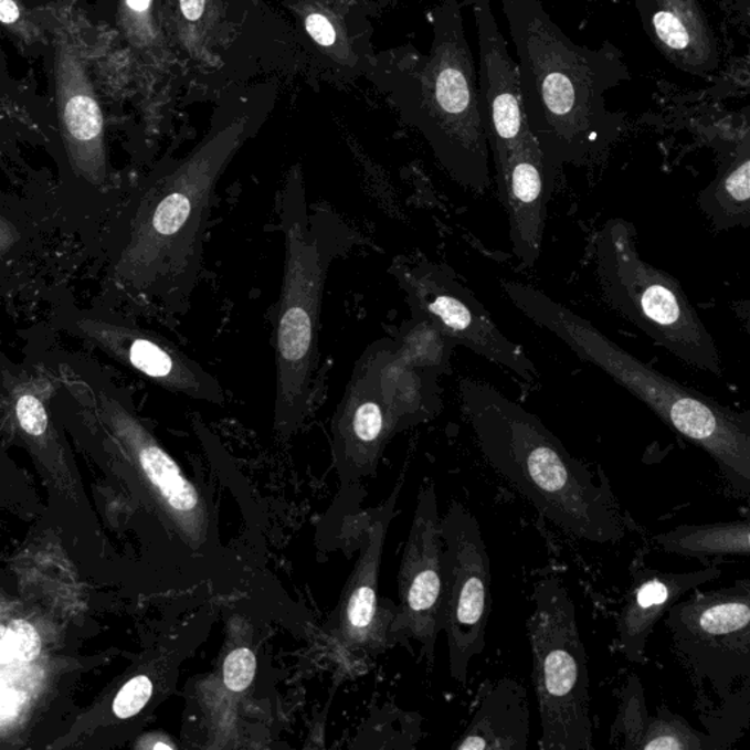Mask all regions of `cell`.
Instances as JSON below:
<instances>
[{
    "mask_svg": "<svg viewBox=\"0 0 750 750\" xmlns=\"http://www.w3.org/2000/svg\"><path fill=\"white\" fill-rule=\"evenodd\" d=\"M518 52L525 119L545 161L548 196L566 166L595 163L623 131L605 96L628 78L612 47L573 43L541 0H500Z\"/></svg>",
    "mask_w": 750,
    "mask_h": 750,
    "instance_id": "1",
    "label": "cell"
},
{
    "mask_svg": "<svg viewBox=\"0 0 750 750\" xmlns=\"http://www.w3.org/2000/svg\"><path fill=\"white\" fill-rule=\"evenodd\" d=\"M253 133L249 116L215 128L170 168L152 175L129 205L114 274L128 294L181 311L203 267L215 187Z\"/></svg>",
    "mask_w": 750,
    "mask_h": 750,
    "instance_id": "2",
    "label": "cell"
},
{
    "mask_svg": "<svg viewBox=\"0 0 750 750\" xmlns=\"http://www.w3.org/2000/svg\"><path fill=\"white\" fill-rule=\"evenodd\" d=\"M459 394L485 461L541 516L578 540H624L626 522L608 478L596 483L540 418L485 381L462 380Z\"/></svg>",
    "mask_w": 750,
    "mask_h": 750,
    "instance_id": "3",
    "label": "cell"
},
{
    "mask_svg": "<svg viewBox=\"0 0 750 750\" xmlns=\"http://www.w3.org/2000/svg\"><path fill=\"white\" fill-rule=\"evenodd\" d=\"M503 291L529 320L564 341L582 361L604 371L645 403L673 431L716 461L739 496L750 492V415L722 406L698 390L646 366L614 344L587 318L525 283L506 281Z\"/></svg>",
    "mask_w": 750,
    "mask_h": 750,
    "instance_id": "4",
    "label": "cell"
},
{
    "mask_svg": "<svg viewBox=\"0 0 750 750\" xmlns=\"http://www.w3.org/2000/svg\"><path fill=\"white\" fill-rule=\"evenodd\" d=\"M401 107L448 177L475 192L492 186L478 75L461 4L446 0L434 15L429 55L408 75Z\"/></svg>",
    "mask_w": 750,
    "mask_h": 750,
    "instance_id": "5",
    "label": "cell"
},
{
    "mask_svg": "<svg viewBox=\"0 0 750 750\" xmlns=\"http://www.w3.org/2000/svg\"><path fill=\"white\" fill-rule=\"evenodd\" d=\"M282 229L285 273L274 330V431L287 440L303 426L311 410L323 294L335 253L321 224L309 214L303 173L296 169L283 188Z\"/></svg>",
    "mask_w": 750,
    "mask_h": 750,
    "instance_id": "6",
    "label": "cell"
},
{
    "mask_svg": "<svg viewBox=\"0 0 750 750\" xmlns=\"http://www.w3.org/2000/svg\"><path fill=\"white\" fill-rule=\"evenodd\" d=\"M635 224L608 220L594 242L595 274L605 303L655 344L696 370L721 376L716 340L672 274L646 263Z\"/></svg>",
    "mask_w": 750,
    "mask_h": 750,
    "instance_id": "7",
    "label": "cell"
},
{
    "mask_svg": "<svg viewBox=\"0 0 750 750\" xmlns=\"http://www.w3.org/2000/svg\"><path fill=\"white\" fill-rule=\"evenodd\" d=\"M527 620L532 682L541 717L542 750H594L590 672L577 608L557 578L534 590Z\"/></svg>",
    "mask_w": 750,
    "mask_h": 750,
    "instance_id": "8",
    "label": "cell"
},
{
    "mask_svg": "<svg viewBox=\"0 0 750 750\" xmlns=\"http://www.w3.org/2000/svg\"><path fill=\"white\" fill-rule=\"evenodd\" d=\"M673 646L696 685L726 699L750 680V579L720 590L698 591L668 609Z\"/></svg>",
    "mask_w": 750,
    "mask_h": 750,
    "instance_id": "9",
    "label": "cell"
},
{
    "mask_svg": "<svg viewBox=\"0 0 750 750\" xmlns=\"http://www.w3.org/2000/svg\"><path fill=\"white\" fill-rule=\"evenodd\" d=\"M443 541V632L453 679L465 683L484 653L492 612V561L473 511L453 501L440 518Z\"/></svg>",
    "mask_w": 750,
    "mask_h": 750,
    "instance_id": "10",
    "label": "cell"
},
{
    "mask_svg": "<svg viewBox=\"0 0 750 750\" xmlns=\"http://www.w3.org/2000/svg\"><path fill=\"white\" fill-rule=\"evenodd\" d=\"M397 277L405 291L413 320L426 323L453 346H465L514 371L527 383L540 380L531 358L507 339L484 305L447 267L433 263L402 266Z\"/></svg>",
    "mask_w": 750,
    "mask_h": 750,
    "instance_id": "11",
    "label": "cell"
},
{
    "mask_svg": "<svg viewBox=\"0 0 750 750\" xmlns=\"http://www.w3.org/2000/svg\"><path fill=\"white\" fill-rule=\"evenodd\" d=\"M398 587L399 605L389 633L420 642L426 657L433 658L443 632V541L433 484L418 496Z\"/></svg>",
    "mask_w": 750,
    "mask_h": 750,
    "instance_id": "12",
    "label": "cell"
},
{
    "mask_svg": "<svg viewBox=\"0 0 750 750\" xmlns=\"http://www.w3.org/2000/svg\"><path fill=\"white\" fill-rule=\"evenodd\" d=\"M68 323L75 334L159 388L192 401L223 405L219 380L163 336L131 323L80 314Z\"/></svg>",
    "mask_w": 750,
    "mask_h": 750,
    "instance_id": "13",
    "label": "cell"
},
{
    "mask_svg": "<svg viewBox=\"0 0 750 750\" xmlns=\"http://www.w3.org/2000/svg\"><path fill=\"white\" fill-rule=\"evenodd\" d=\"M474 15L478 30L480 106L494 175L498 178L511 152L531 133L525 119L518 64L498 29L492 0H474Z\"/></svg>",
    "mask_w": 750,
    "mask_h": 750,
    "instance_id": "14",
    "label": "cell"
},
{
    "mask_svg": "<svg viewBox=\"0 0 750 750\" xmlns=\"http://www.w3.org/2000/svg\"><path fill=\"white\" fill-rule=\"evenodd\" d=\"M98 402L131 448L139 471L183 542L192 551H200L209 540L210 532V515L203 494L119 399L102 389Z\"/></svg>",
    "mask_w": 750,
    "mask_h": 750,
    "instance_id": "15",
    "label": "cell"
},
{
    "mask_svg": "<svg viewBox=\"0 0 750 750\" xmlns=\"http://www.w3.org/2000/svg\"><path fill=\"white\" fill-rule=\"evenodd\" d=\"M401 430L366 353L355 368L331 429L341 478L357 480L374 474L389 440Z\"/></svg>",
    "mask_w": 750,
    "mask_h": 750,
    "instance_id": "16",
    "label": "cell"
},
{
    "mask_svg": "<svg viewBox=\"0 0 750 750\" xmlns=\"http://www.w3.org/2000/svg\"><path fill=\"white\" fill-rule=\"evenodd\" d=\"M55 80L57 116L71 168L76 177L101 187L109 172L105 118L78 52L62 38L56 43Z\"/></svg>",
    "mask_w": 750,
    "mask_h": 750,
    "instance_id": "17",
    "label": "cell"
},
{
    "mask_svg": "<svg viewBox=\"0 0 750 750\" xmlns=\"http://www.w3.org/2000/svg\"><path fill=\"white\" fill-rule=\"evenodd\" d=\"M394 497L368 529L361 554L336 608L335 640L350 655L370 653L383 642L381 633H389L379 609V573Z\"/></svg>",
    "mask_w": 750,
    "mask_h": 750,
    "instance_id": "18",
    "label": "cell"
},
{
    "mask_svg": "<svg viewBox=\"0 0 750 750\" xmlns=\"http://www.w3.org/2000/svg\"><path fill=\"white\" fill-rule=\"evenodd\" d=\"M498 197L509 215L510 241L520 267L531 268L540 258L548 196L545 161L536 139L528 134L496 178Z\"/></svg>",
    "mask_w": 750,
    "mask_h": 750,
    "instance_id": "19",
    "label": "cell"
},
{
    "mask_svg": "<svg viewBox=\"0 0 750 750\" xmlns=\"http://www.w3.org/2000/svg\"><path fill=\"white\" fill-rule=\"evenodd\" d=\"M651 42L675 68L705 76L718 68L716 34L699 0H636Z\"/></svg>",
    "mask_w": 750,
    "mask_h": 750,
    "instance_id": "20",
    "label": "cell"
},
{
    "mask_svg": "<svg viewBox=\"0 0 750 750\" xmlns=\"http://www.w3.org/2000/svg\"><path fill=\"white\" fill-rule=\"evenodd\" d=\"M716 566L695 572L672 573L642 568L633 577L617 622V646L631 663L644 666L645 649L655 624L682 596L720 577Z\"/></svg>",
    "mask_w": 750,
    "mask_h": 750,
    "instance_id": "21",
    "label": "cell"
},
{
    "mask_svg": "<svg viewBox=\"0 0 750 750\" xmlns=\"http://www.w3.org/2000/svg\"><path fill=\"white\" fill-rule=\"evenodd\" d=\"M527 689L515 679H501L485 690L473 720L455 743L456 750H527L529 742Z\"/></svg>",
    "mask_w": 750,
    "mask_h": 750,
    "instance_id": "22",
    "label": "cell"
},
{
    "mask_svg": "<svg viewBox=\"0 0 750 750\" xmlns=\"http://www.w3.org/2000/svg\"><path fill=\"white\" fill-rule=\"evenodd\" d=\"M698 204L717 231L750 228L749 137L722 160L716 179L700 191Z\"/></svg>",
    "mask_w": 750,
    "mask_h": 750,
    "instance_id": "23",
    "label": "cell"
},
{
    "mask_svg": "<svg viewBox=\"0 0 750 750\" xmlns=\"http://www.w3.org/2000/svg\"><path fill=\"white\" fill-rule=\"evenodd\" d=\"M749 519L707 525H682L654 538L662 550L694 559L749 557Z\"/></svg>",
    "mask_w": 750,
    "mask_h": 750,
    "instance_id": "24",
    "label": "cell"
},
{
    "mask_svg": "<svg viewBox=\"0 0 750 750\" xmlns=\"http://www.w3.org/2000/svg\"><path fill=\"white\" fill-rule=\"evenodd\" d=\"M640 750H721L711 735L694 729L670 709L658 708L655 716L646 721L644 739Z\"/></svg>",
    "mask_w": 750,
    "mask_h": 750,
    "instance_id": "25",
    "label": "cell"
},
{
    "mask_svg": "<svg viewBox=\"0 0 750 750\" xmlns=\"http://www.w3.org/2000/svg\"><path fill=\"white\" fill-rule=\"evenodd\" d=\"M649 712L640 677L632 675L620 691L617 717L610 735L614 748L640 750Z\"/></svg>",
    "mask_w": 750,
    "mask_h": 750,
    "instance_id": "26",
    "label": "cell"
},
{
    "mask_svg": "<svg viewBox=\"0 0 750 750\" xmlns=\"http://www.w3.org/2000/svg\"><path fill=\"white\" fill-rule=\"evenodd\" d=\"M257 672V657L254 649L245 644H232L226 646L220 664L219 680L222 687L232 696H241L250 690Z\"/></svg>",
    "mask_w": 750,
    "mask_h": 750,
    "instance_id": "27",
    "label": "cell"
},
{
    "mask_svg": "<svg viewBox=\"0 0 750 750\" xmlns=\"http://www.w3.org/2000/svg\"><path fill=\"white\" fill-rule=\"evenodd\" d=\"M155 694V683L147 675H138L125 683L114 700V712L119 720H129L147 707Z\"/></svg>",
    "mask_w": 750,
    "mask_h": 750,
    "instance_id": "28",
    "label": "cell"
},
{
    "mask_svg": "<svg viewBox=\"0 0 750 750\" xmlns=\"http://www.w3.org/2000/svg\"><path fill=\"white\" fill-rule=\"evenodd\" d=\"M11 632L13 658L18 662L30 663L38 658L42 651V640L33 624L25 620H12L9 623Z\"/></svg>",
    "mask_w": 750,
    "mask_h": 750,
    "instance_id": "29",
    "label": "cell"
},
{
    "mask_svg": "<svg viewBox=\"0 0 750 750\" xmlns=\"http://www.w3.org/2000/svg\"><path fill=\"white\" fill-rule=\"evenodd\" d=\"M305 27H307L308 34L311 35L314 42L320 44V46L331 47L338 39L334 24L323 13H309Z\"/></svg>",
    "mask_w": 750,
    "mask_h": 750,
    "instance_id": "30",
    "label": "cell"
},
{
    "mask_svg": "<svg viewBox=\"0 0 750 750\" xmlns=\"http://www.w3.org/2000/svg\"><path fill=\"white\" fill-rule=\"evenodd\" d=\"M21 237L20 228L11 219L0 214V262L11 255L13 246L21 242Z\"/></svg>",
    "mask_w": 750,
    "mask_h": 750,
    "instance_id": "31",
    "label": "cell"
},
{
    "mask_svg": "<svg viewBox=\"0 0 750 750\" xmlns=\"http://www.w3.org/2000/svg\"><path fill=\"white\" fill-rule=\"evenodd\" d=\"M21 21V9L15 0H0V22L4 25H15Z\"/></svg>",
    "mask_w": 750,
    "mask_h": 750,
    "instance_id": "32",
    "label": "cell"
},
{
    "mask_svg": "<svg viewBox=\"0 0 750 750\" xmlns=\"http://www.w3.org/2000/svg\"><path fill=\"white\" fill-rule=\"evenodd\" d=\"M179 7L187 21L197 22L203 17L205 0H179Z\"/></svg>",
    "mask_w": 750,
    "mask_h": 750,
    "instance_id": "33",
    "label": "cell"
},
{
    "mask_svg": "<svg viewBox=\"0 0 750 750\" xmlns=\"http://www.w3.org/2000/svg\"><path fill=\"white\" fill-rule=\"evenodd\" d=\"M12 659L13 651L11 632H9L7 626H2V624H0V664H7L12 662Z\"/></svg>",
    "mask_w": 750,
    "mask_h": 750,
    "instance_id": "34",
    "label": "cell"
},
{
    "mask_svg": "<svg viewBox=\"0 0 750 750\" xmlns=\"http://www.w3.org/2000/svg\"><path fill=\"white\" fill-rule=\"evenodd\" d=\"M152 0H125V8L131 17H146L150 11Z\"/></svg>",
    "mask_w": 750,
    "mask_h": 750,
    "instance_id": "35",
    "label": "cell"
}]
</instances>
